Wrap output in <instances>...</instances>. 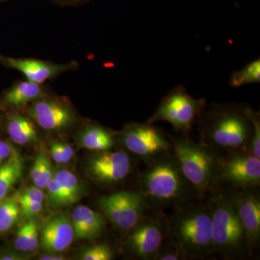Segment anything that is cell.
Listing matches in <instances>:
<instances>
[{"mask_svg": "<svg viewBox=\"0 0 260 260\" xmlns=\"http://www.w3.org/2000/svg\"><path fill=\"white\" fill-rule=\"evenodd\" d=\"M80 146L92 151L112 150L118 142V133L96 124L89 123L78 135Z\"/></svg>", "mask_w": 260, "mask_h": 260, "instance_id": "cell-19", "label": "cell"}, {"mask_svg": "<svg viewBox=\"0 0 260 260\" xmlns=\"http://www.w3.org/2000/svg\"><path fill=\"white\" fill-rule=\"evenodd\" d=\"M260 83L259 58L244 66L242 69L234 72L229 79V85L238 88L248 84Z\"/></svg>", "mask_w": 260, "mask_h": 260, "instance_id": "cell-24", "label": "cell"}, {"mask_svg": "<svg viewBox=\"0 0 260 260\" xmlns=\"http://www.w3.org/2000/svg\"><path fill=\"white\" fill-rule=\"evenodd\" d=\"M39 244V228L37 221L34 219H28L17 232L15 248L20 252L26 254L37 250Z\"/></svg>", "mask_w": 260, "mask_h": 260, "instance_id": "cell-22", "label": "cell"}, {"mask_svg": "<svg viewBox=\"0 0 260 260\" xmlns=\"http://www.w3.org/2000/svg\"><path fill=\"white\" fill-rule=\"evenodd\" d=\"M220 184L234 189L259 187L260 159L248 152L222 153Z\"/></svg>", "mask_w": 260, "mask_h": 260, "instance_id": "cell-11", "label": "cell"}, {"mask_svg": "<svg viewBox=\"0 0 260 260\" xmlns=\"http://www.w3.org/2000/svg\"><path fill=\"white\" fill-rule=\"evenodd\" d=\"M87 170L94 181L104 185H114L129 177L133 160L124 150L95 152L89 158Z\"/></svg>", "mask_w": 260, "mask_h": 260, "instance_id": "cell-12", "label": "cell"}, {"mask_svg": "<svg viewBox=\"0 0 260 260\" xmlns=\"http://www.w3.org/2000/svg\"><path fill=\"white\" fill-rule=\"evenodd\" d=\"M75 239L71 219L59 214L48 220L42 229L40 244L49 253H61L67 250Z\"/></svg>", "mask_w": 260, "mask_h": 260, "instance_id": "cell-15", "label": "cell"}, {"mask_svg": "<svg viewBox=\"0 0 260 260\" xmlns=\"http://www.w3.org/2000/svg\"><path fill=\"white\" fill-rule=\"evenodd\" d=\"M212 218L215 254L226 260L250 257L244 226L233 203L229 188L221 186L205 198Z\"/></svg>", "mask_w": 260, "mask_h": 260, "instance_id": "cell-4", "label": "cell"}, {"mask_svg": "<svg viewBox=\"0 0 260 260\" xmlns=\"http://www.w3.org/2000/svg\"><path fill=\"white\" fill-rule=\"evenodd\" d=\"M247 111L252 124V135L248 153L260 159V114L249 106Z\"/></svg>", "mask_w": 260, "mask_h": 260, "instance_id": "cell-27", "label": "cell"}, {"mask_svg": "<svg viewBox=\"0 0 260 260\" xmlns=\"http://www.w3.org/2000/svg\"><path fill=\"white\" fill-rule=\"evenodd\" d=\"M118 142L145 162L172 151V141L165 132L146 122L126 124L118 133Z\"/></svg>", "mask_w": 260, "mask_h": 260, "instance_id": "cell-7", "label": "cell"}, {"mask_svg": "<svg viewBox=\"0 0 260 260\" xmlns=\"http://www.w3.org/2000/svg\"><path fill=\"white\" fill-rule=\"evenodd\" d=\"M167 237L189 259L215 255L211 214L206 199L173 209L167 217Z\"/></svg>", "mask_w": 260, "mask_h": 260, "instance_id": "cell-3", "label": "cell"}, {"mask_svg": "<svg viewBox=\"0 0 260 260\" xmlns=\"http://www.w3.org/2000/svg\"><path fill=\"white\" fill-rule=\"evenodd\" d=\"M187 256L167 237L162 242L155 260H186Z\"/></svg>", "mask_w": 260, "mask_h": 260, "instance_id": "cell-28", "label": "cell"}, {"mask_svg": "<svg viewBox=\"0 0 260 260\" xmlns=\"http://www.w3.org/2000/svg\"><path fill=\"white\" fill-rule=\"evenodd\" d=\"M54 177L59 183L60 188L62 208L75 204L85 194V189L81 181L69 170H59Z\"/></svg>", "mask_w": 260, "mask_h": 260, "instance_id": "cell-20", "label": "cell"}, {"mask_svg": "<svg viewBox=\"0 0 260 260\" xmlns=\"http://www.w3.org/2000/svg\"><path fill=\"white\" fill-rule=\"evenodd\" d=\"M63 156H64L65 164L68 162L74 156L75 152L73 148L70 145L66 143H58Z\"/></svg>", "mask_w": 260, "mask_h": 260, "instance_id": "cell-35", "label": "cell"}, {"mask_svg": "<svg viewBox=\"0 0 260 260\" xmlns=\"http://www.w3.org/2000/svg\"><path fill=\"white\" fill-rule=\"evenodd\" d=\"M102 215L118 230H131L148 211V205L136 191L119 190L97 200Z\"/></svg>", "mask_w": 260, "mask_h": 260, "instance_id": "cell-10", "label": "cell"}, {"mask_svg": "<svg viewBox=\"0 0 260 260\" xmlns=\"http://www.w3.org/2000/svg\"><path fill=\"white\" fill-rule=\"evenodd\" d=\"M5 112V108L1 102V99H0V124H1L2 120H3V114H4Z\"/></svg>", "mask_w": 260, "mask_h": 260, "instance_id": "cell-38", "label": "cell"}, {"mask_svg": "<svg viewBox=\"0 0 260 260\" xmlns=\"http://www.w3.org/2000/svg\"><path fill=\"white\" fill-rule=\"evenodd\" d=\"M37 126L49 133H61L74 127L79 117L64 97L49 93L29 104L23 111Z\"/></svg>", "mask_w": 260, "mask_h": 260, "instance_id": "cell-9", "label": "cell"}, {"mask_svg": "<svg viewBox=\"0 0 260 260\" xmlns=\"http://www.w3.org/2000/svg\"><path fill=\"white\" fill-rule=\"evenodd\" d=\"M20 214L18 196L11 197L0 203V233L9 231L16 223Z\"/></svg>", "mask_w": 260, "mask_h": 260, "instance_id": "cell-25", "label": "cell"}, {"mask_svg": "<svg viewBox=\"0 0 260 260\" xmlns=\"http://www.w3.org/2000/svg\"><path fill=\"white\" fill-rule=\"evenodd\" d=\"M17 153L13 145L8 142L0 140V166L9 160Z\"/></svg>", "mask_w": 260, "mask_h": 260, "instance_id": "cell-32", "label": "cell"}, {"mask_svg": "<svg viewBox=\"0 0 260 260\" xmlns=\"http://www.w3.org/2000/svg\"><path fill=\"white\" fill-rule=\"evenodd\" d=\"M46 188L47 189L48 199L51 206L54 208H62L60 188L54 175L49 180Z\"/></svg>", "mask_w": 260, "mask_h": 260, "instance_id": "cell-30", "label": "cell"}, {"mask_svg": "<svg viewBox=\"0 0 260 260\" xmlns=\"http://www.w3.org/2000/svg\"><path fill=\"white\" fill-rule=\"evenodd\" d=\"M37 124L25 113L10 110L6 112V129L10 139L20 145L37 143L39 135Z\"/></svg>", "mask_w": 260, "mask_h": 260, "instance_id": "cell-18", "label": "cell"}, {"mask_svg": "<svg viewBox=\"0 0 260 260\" xmlns=\"http://www.w3.org/2000/svg\"><path fill=\"white\" fill-rule=\"evenodd\" d=\"M127 233L124 244L134 257L155 260L167 237V217L162 212L149 210Z\"/></svg>", "mask_w": 260, "mask_h": 260, "instance_id": "cell-8", "label": "cell"}, {"mask_svg": "<svg viewBox=\"0 0 260 260\" xmlns=\"http://www.w3.org/2000/svg\"><path fill=\"white\" fill-rule=\"evenodd\" d=\"M0 65L8 69L17 70L25 79L39 84L52 81L60 75L75 71L80 68L78 61L68 63H55L36 58L13 57L0 53Z\"/></svg>", "mask_w": 260, "mask_h": 260, "instance_id": "cell-13", "label": "cell"}, {"mask_svg": "<svg viewBox=\"0 0 260 260\" xmlns=\"http://www.w3.org/2000/svg\"><path fill=\"white\" fill-rule=\"evenodd\" d=\"M49 93L45 84H39L26 79L17 80L5 90L1 102L5 108L20 112L29 104Z\"/></svg>", "mask_w": 260, "mask_h": 260, "instance_id": "cell-16", "label": "cell"}, {"mask_svg": "<svg viewBox=\"0 0 260 260\" xmlns=\"http://www.w3.org/2000/svg\"><path fill=\"white\" fill-rule=\"evenodd\" d=\"M23 170V158L18 152L0 166V203L6 198L13 185L22 177Z\"/></svg>", "mask_w": 260, "mask_h": 260, "instance_id": "cell-21", "label": "cell"}, {"mask_svg": "<svg viewBox=\"0 0 260 260\" xmlns=\"http://www.w3.org/2000/svg\"><path fill=\"white\" fill-rule=\"evenodd\" d=\"M7 1V0H0V2H5Z\"/></svg>", "mask_w": 260, "mask_h": 260, "instance_id": "cell-39", "label": "cell"}, {"mask_svg": "<svg viewBox=\"0 0 260 260\" xmlns=\"http://www.w3.org/2000/svg\"><path fill=\"white\" fill-rule=\"evenodd\" d=\"M206 106L207 100L204 98L192 97L183 85H177L162 98L156 110L146 123L167 121L175 131L188 135Z\"/></svg>", "mask_w": 260, "mask_h": 260, "instance_id": "cell-6", "label": "cell"}, {"mask_svg": "<svg viewBox=\"0 0 260 260\" xmlns=\"http://www.w3.org/2000/svg\"><path fill=\"white\" fill-rule=\"evenodd\" d=\"M247 109L234 103L206 106L195 123L200 143L220 153L248 152L252 124Z\"/></svg>", "mask_w": 260, "mask_h": 260, "instance_id": "cell-2", "label": "cell"}, {"mask_svg": "<svg viewBox=\"0 0 260 260\" xmlns=\"http://www.w3.org/2000/svg\"><path fill=\"white\" fill-rule=\"evenodd\" d=\"M44 199H45V195L43 192L42 189L36 186H30L18 196L20 205L37 203V202L44 203Z\"/></svg>", "mask_w": 260, "mask_h": 260, "instance_id": "cell-29", "label": "cell"}, {"mask_svg": "<svg viewBox=\"0 0 260 260\" xmlns=\"http://www.w3.org/2000/svg\"><path fill=\"white\" fill-rule=\"evenodd\" d=\"M52 4L58 6L64 7H78L81 6L91 1V0H47Z\"/></svg>", "mask_w": 260, "mask_h": 260, "instance_id": "cell-33", "label": "cell"}, {"mask_svg": "<svg viewBox=\"0 0 260 260\" xmlns=\"http://www.w3.org/2000/svg\"><path fill=\"white\" fill-rule=\"evenodd\" d=\"M50 155L51 158L55 161L56 164H65L64 156L61 153L60 148H59L58 142H54L51 143L50 146Z\"/></svg>", "mask_w": 260, "mask_h": 260, "instance_id": "cell-34", "label": "cell"}, {"mask_svg": "<svg viewBox=\"0 0 260 260\" xmlns=\"http://www.w3.org/2000/svg\"><path fill=\"white\" fill-rule=\"evenodd\" d=\"M169 138L172 143V153L181 172L200 199H205L220 187L222 153L200 142H194L187 135Z\"/></svg>", "mask_w": 260, "mask_h": 260, "instance_id": "cell-5", "label": "cell"}, {"mask_svg": "<svg viewBox=\"0 0 260 260\" xmlns=\"http://www.w3.org/2000/svg\"><path fill=\"white\" fill-rule=\"evenodd\" d=\"M229 189L245 231L248 252L251 257L259 246L260 241V195L258 187Z\"/></svg>", "mask_w": 260, "mask_h": 260, "instance_id": "cell-14", "label": "cell"}, {"mask_svg": "<svg viewBox=\"0 0 260 260\" xmlns=\"http://www.w3.org/2000/svg\"><path fill=\"white\" fill-rule=\"evenodd\" d=\"M82 260H112L114 259V251L106 243L94 244L87 248L80 255Z\"/></svg>", "mask_w": 260, "mask_h": 260, "instance_id": "cell-26", "label": "cell"}, {"mask_svg": "<svg viewBox=\"0 0 260 260\" xmlns=\"http://www.w3.org/2000/svg\"><path fill=\"white\" fill-rule=\"evenodd\" d=\"M146 165L138 179L136 191L149 209L162 212L201 200L184 177L172 151L158 155Z\"/></svg>", "mask_w": 260, "mask_h": 260, "instance_id": "cell-1", "label": "cell"}, {"mask_svg": "<svg viewBox=\"0 0 260 260\" xmlns=\"http://www.w3.org/2000/svg\"><path fill=\"white\" fill-rule=\"evenodd\" d=\"M70 219L75 239L78 240H93L100 237L105 229L104 215L84 205L75 208Z\"/></svg>", "mask_w": 260, "mask_h": 260, "instance_id": "cell-17", "label": "cell"}, {"mask_svg": "<svg viewBox=\"0 0 260 260\" xmlns=\"http://www.w3.org/2000/svg\"><path fill=\"white\" fill-rule=\"evenodd\" d=\"M30 177L34 185L42 189L47 187L48 183L53 177L50 160L44 150H40L36 156Z\"/></svg>", "mask_w": 260, "mask_h": 260, "instance_id": "cell-23", "label": "cell"}, {"mask_svg": "<svg viewBox=\"0 0 260 260\" xmlns=\"http://www.w3.org/2000/svg\"><path fill=\"white\" fill-rule=\"evenodd\" d=\"M39 259L41 260H63L65 258L62 255L56 254V253H49L48 254H44L40 256Z\"/></svg>", "mask_w": 260, "mask_h": 260, "instance_id": "cell-37", "label": "cell"}, {"mask_svg": "<svg viewBox=\"0 0 260 260\" xmlns=\"http://www.w3.org/2000/svg\"><path fill=\"white\" fill-rule=\"evenodd\" d=\"M20 213L25 218L30 219L40 213L44 206V203L37 202V203H28L23 205H20Z\"/></svg>", "mask_w": 260, "mask_h": 260, "instance_id": "cell-31", "label": "cell"}, {"mask_svg": "<svg viewBox=\"0 0 260 260\" xmlns=\"http://www.w3.org/2000/svg\"><path fill=\"white\" fill-rule=\"evenodd\" d=\"M26 256L22 254H11V253H5L0 254V260H24L26 259Z\"/></svg>", "mask_w": 260, "mask_h": 260, "instance_id": "cell-36", "label": "cell"}]
</instances>
